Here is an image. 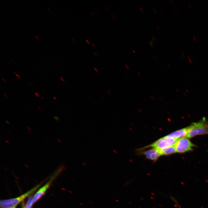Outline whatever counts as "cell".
Here are the masks:
<instances>
[{"instance_id": "obj_19", "label": "cell", "mask_w": 208, "mask_h": 208, "mask_svg": "<svg viewBox=\"0 0 208 208\" xmlns=\"http://www.w3.org/2000/svg\"><path fill=\"white\" fill-rule=\"evenodd\" d=\"M38 109L40 111H41V109H40V107H38Z\"/></svg>"}, {"instance_id": "obj_10", "label": "cell", "mask_w": 208, "mask_h": 208, "mask_svg": "<svg viewBox=\"0 0 208 208\" xmlns=\"http://www.w3.org/2000/svg\"><path fill=\"white\" fill-rule=\"evenodd\" d=\"M53 118L54 119H55V120H59V119L58 117L56 116H54L53 117Z\"/></svg>"}, {"instance_id": "obj_9", "label": "cell", "mask_w": 208, "mask_h": 208, "mask_svg": "<svg viewBox=\"0 0 208 208\" xmlns=\"http://www.w3.org/2000/svg\"><path fill=\"white\" fill-rule=\"evenodd\" d=\"M32 198V197H29L27 202L25 208H31V206L30 205V203Z\"/></svg>"}, {"instance_id": "obj_17", "label": "cell", "mask_w": 208, "mask_h": 208, "mask_svg": "<svg viewBox=\"0 0 208 208\" xmlns=\"http://www.w3.org/2000/svg\"><path fill=\"white\" fill-rule=\"evenodd\" d=\"M60 78V79L62 80V81H63V82L64 81V80L61 77Z\"/></svg>"}, {"instance_id": "obj_15", "label": "cell", "mask_w": 208, "mask_h": 208, "mask_svg": "<svg viewBox=\"0 0 208 208\" xmlns=\"http://www.w3.org/2000/svg\"><path fill=\"white\" fill-rule=\"evenodd\" d=\"M86 42L88 44H90V42L89 41H88V40H86Z\"/></svg>"}, {"instance_id": "obj_27", "label": "cell", "mask_w": 208, "mask_h": 208, "mask_svg": "<svg viewBox=\"0 0 208 208\" xmlns=\"http://www.w3.org/2000/svg\"><path fill=\"white\" fill-rule=\"evenodd\" d=\"M5 121L8 124H10V123L7 121Z\"/></svg>"}, {"instance_id": "obj_32", "label": "cell", "mask_w": 208, "mask_h": 208, "mask_svg": "<svg viewBox=\"0 0 208 208\" xmlns=\"http://www.w3.org/2000/svg\"><path fill=\"white\" fill-rule=\"evenodd\" d=\"M91 13L92 14V15H93V16H94V15L93 14V13L92 14V12H91Z\"/></svg>"}, {"instance_id": "obj_11", "label": "cell", "mask_w": 208, "mask_h": 208, "mask_svg": "<svg viewBox=\"0 0 208 208\" xmlns=\"http://www.w3.org/2000/svg\"><path fill=\"white\" fill-rule=\"evenodd\" d=\"M14 73L16 75V76L18 77V78L19 79H21V77L18 75L15 72Z\"/></svg>"}, {"instance_id": "obj_8", "label": "cell", "mask_w": 208, "mask_h": 208, "mask_svg": "<svg viewBox=\"0 0 208 208\" xmlns=\"http://www.w3.org/2000/svg\"><path fill=\"white\" fill-rule=\"evenodd\" d=\"M157 150L161 155H168L177 152L174 145Z\"/></svg>"}, {"instance_id": "obj_14", "label": "cell", "mask_w": 208, "mask_h": 208, "mask_svg": "<svg viewBox=\"0 0 208 208\" xmlns=\"http://www.w3.org/2000/svg\"><path fill=\"white\" fill-rule=\"evenodd\" d=\"M35 36L36 37V38L37 39V40L38 41H39V38H38V37L36 35Z\"/></svg>"}, {"instance_id": "obj_26", "label": "cell", "mask_w": 208, "mask_h": 208, "mask_svg": "<svg viewBox=\"0 0 208 208\" xmlns=\"http://www.w3.org/2000/svg\"><path fill=\"white\" fill-rule=\"evenodd\" d=\"M94 54L95 55V56H97V55L96 54V53H95V52H94Z\"/></svg>"}, {"instance_id": "obj_28", "label": "cell", "mask_w": 208, "mask_h": 208, "mask_svg": "<svg viewBox=\"0 0 208 208\" xmlns=\"http://www.w3.org/2000/svg\"><path fill=\"white\" fill-rule=\"evenodd\" d=\"M125 66H126V67H127V69H128V68H129V67H128V66H127L126 65H125Z\"/></svg>"}, {"instance_id": "obj_20", "label": "cell", "mask_w": 208, "mask_h": 208, "mask_svg": "<svg viewBox=\"0 0 208 208\" xmlns=\"http://www.w3.org/2000/svg\"><path fill=\"white\" fill-rule=\"evenodd\" d=\"M188 4H189V6H190V8H192V6H191V4H190V3H189Z\"/></svg>"}, {"instance_id": "obj_6", "label": "cell", "mask_w": 208, "mask_h": 208, "mask_svg": "<svg viewBox=\"0 0 208 208\" xmlns=\"http://www.w3.org/2000/svg\"><path fill=\"white\" fill-rule=\"evenodd\" d=\"M144 154L148 159L155 161L161 155L157 149L152 148L145 151Z\"/></svg>"}, {"instance_id": "obj_24", "label": "cell", "mask_w": 208, "mask_h": 208, "mask_svg": "<svg viewBox=\"0 0 208 208\" xmlns=\"http://www.w3.org/2000/svg\"><path fill=\"white\" fill-rule=\"evenodd\" d=\"M151 98L152 99H153V100H154V98L153 97V96H151Z\"/></svg>"}, {"instance_id": "obj_4", "label": "cell", "mask_w": 208, "mask_h": 208, "mask_svg": "<svg viewBox=\"0 0 208 208\" xmlns=\"http://www.w3.org/2000/svg\"><path fill=\"white\" fill-rule=\"evenodd\" d=\"M178 139L164 136L148 145L147 147H152L157 149L165 148L174 145Z\"/></svg>"}, {"instance_id": "obj_13", "label": "cell", "mask_w": 208, "mask_h": 208, "mask_svg": "<svg viewBox=\"0 0 208 208\" xmlns=\"http://www.w3.org/2000/svg\"><path fill=\"white\" fill-rule=\"evenodd\" d=\"M153 42L152 40H151L150 42V44L152 47H153Z\"/></svg>"}, {"instance_id": "obj_22", "label": "cell", "mask_w": 208, "mask_h": 208, "mask_svg": "<svg viewBox=\"0 0 208 208\" xmlns=\"http://www.w3.org/2000/svg\"><path fill=\"white\" fill-rule=\"evenodd\" d=\"M5 96L6 97L8 98V96L7 95H6L5 94H4Z\"/></svg>"}, {"instance_id": "obj_3", "label": "cell", "mask_w": 208, "mask_h": 208, "mask_svg": "<svg viewBox=\"0 0 208 208\" xmlns=\"http://www.w3.org/2000/svg\"><path fill=\"white\" fill-rule=\"evenodd\" d=\"M196 146L186 137H182L179 139L174 146L177 152L183 153L192 151L193 148Z\"/></svg>"}, {"instance_id": "obj_29", "label": "cell", "mask_w": 208, "mask_h": 208, "mask_svg": "<svg viewBox=\"0 0 208 208\" xmlns=\"http://www.w3.org/2000/svg\"><path fill=\"white\" fill-rule=\"evenodd\" d=\"M112 17H113V18L114 19V16H113L112 15Z\"/></svg>"}, {"instance_id": "obj_2", "label": "cell", "mask_w": 208, "mask_h": 208, "mask_svg": "<svg viewBox=\"0 0 208 208\" xmlns=\"http://www.w3.org/2000/svg\"><path fill=\"white\" fill-rule=\"evenodd\" d=\"M39 186L40 185H37L26 193L15 198L1 200V207L2 208H15L18 204L35 191Z\"/></svg>"}, {"instance_id": "obj_25", "label": "cell", "mask_w": 208, "mask_h": 208, "mask_svg": "<svg viewBox=\"0 0 208 208\" xmlns=\"http://www.w3.org/2000/svg\"><path fill=\"white\" fill-rule=\"evenodd\" d=\"M92 44V45L94 47H95V45H94L93 44Z\"/></svg>"}, {"instance_id": "obj_35", "label": "cell", "mask_w": 208, "mask_h": 208, "mask_svg": "<svg viewBox=\"0 0 208 208\" xmlns=\"http://www.w3.org/2000/svg\"><path fill=\"white\" fill-rule=\"evenodd\" d=\"M43 97H42V98H41V99H43Z\"/></svg>"}, {"instance_id": "obj_33", "label": "cell", "mask_w": 208, "mask_h": 208, "mask_svg": "<svg viewBox=\"0 0 208 208\" xmlns=\"http://www.w3.org/2000/svg\"><path fill=\"white\" fill-rule=\"evenodd\" d=\"M53 99H56V98L55 97H54Z\"/></svg>"}, {"instance_id": "obj_5", "label": "cell", "mask_w": 208, "mask_h": 208, "mask_svg": "<svg viewBox=\"0 0 208 208\" xmlns=\"http://www.w3.org/2000/svg\"><path fill=\"white\" fill-rule=\"evenodd\" d=\"M53 178L49 181L43 186L40 188L36 192L32 199L30 203V205H32L38 200L45 192L47 190L50 186Z\"/></svg>"}, {"instance_id": "obj_31", "label": "cell", "mask_w": 208, "mask_h": 208, "mask_svg": "<svg viewBox=\"0 0 208 208\" xmlns=\"http://www.w3.org/2000/svg\"><path fill=\"white\" fill-rule=\"evenodd\" d=\"M29 84H30L32 86H33V85L31 83H29Z\"/></svg>"}, {"instance_id": "obj_1", "label": "cell", "mask_w": 208, "mask_h": 208, "mask_svg": "<svg viewBox=\"0 0 208 208\" xmlns=\"http://www.w3.org/2000/svg\"><path fill=\"white\" fill-rule=\"evenodd\" d=\"M187 128L186 137L188 138L198 135L208 134V123L204 118L198 122L192 123Z\"/></svg>"}, {"instance_id": "obj_18", "label": "cell", "mask_w": 208, "mask_h": 208, "mask_svg": "<svg viewBox=\"0 0 208 208\" xmlns=\"http://www.w3.org/2000/svg\"><path fill=\"white\" fill-rule=\"evenodd\" d=\"M2 79L5 82H6V80L5 79H3V78H2Z\"/></svg>"}, {"instance_id": "obj_7", "label": "cell", "mask_w": 208, "mask_h": 208, "mask_svg": "<svg viewBox=\"0 0 208 208\" xmlns=\"http://www.w3.org/2000/svg\"><path fill=\"white\" fill-rule=\"evenodd\" d=\"M187 131V127L177 130L166 136L167 137L175 139L186 137Z\"/></svg>"}, {"instance_id": "obj_21", "label": "cell", "mask_w": 208, "mask_h": 208, "mask_svg": "<svg viewBox=\"0 0 208 208\" xmlns=\"http://www.w3.org/2000/svg\"><path fill=\"white\" fill-rule=\"evenodd\" d=\"M94 69L96 72H98V70L96 68H94Z\"/></svg>"}, {"instance_id": "obj_30", "label": "cell", "mask_w": 208, "mask_h": 208, "mask_svg": "<svg viewBox=\"0 0 208 208\" xmlns=\"http://www.w3.org/2000/svg\"><path fill=\"white\" fill-rule=\"evenodd\" d=\"M72 40L73 41V42H75V41L72 38Z\"/></svg>"}, {"instance_id": "obj_23", "label": "cell", "mask_w": 208, "mask_h": 208, "mask_svg": "<svg viewBox=\"0 0 208 208\" xmlns=\"http://www.w3.org/2000/svg\"><path fill=\"white\" fill-rule=\"evenodd\" d=\"M137 73L139 76H141V75H140V73H139V72H138Z\"/></svg>"}, {"instance_id": "obj_16", "label": "cell", "mask_w": 208, "mask_h": 208, "mask_svg": "<svg viewBox=\"0 0 208 208\" xmlns=\"http://www.w3.org/2000/svg\"><path fill=\"white\" fill-rule=\"evenodd\" d=\"M193 38L194 41H196V38L194 37H193Z\"/></svg>"}, {"instance_id": "obj_34", "label": "cell", "mask_w": 208, "mask_h": 208, "mask_svg": "<svg viewBox=\"0 0 208 208\" xmlns=\"http://www.w3.org/2000/svg\"><path fill=\"white\" fill-rule=\"evenodd\" d=\"M7 141L5 140V141H6V142H7L8 143H9V142H8Z\"/></svg>"}, {"instance_id": "obj_12", "label": "cell", "mask_w": 208, "mask_h": 208, "mask_svg": "<svg viewBox=\"0 0 208 208\" xmlns=\"http://www.w3.org/2000/svg\"><path fill=\"white\" fill-rule=\"evenodd\" d=\"M35 94L37 97H39L40 96L39 94L38 93L36 92H35Z\"/></svg>"}]
</instances>
